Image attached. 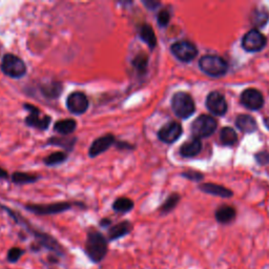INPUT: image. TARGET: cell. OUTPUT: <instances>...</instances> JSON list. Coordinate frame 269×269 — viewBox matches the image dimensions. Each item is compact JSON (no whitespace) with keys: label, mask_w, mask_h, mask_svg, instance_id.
Instances as JSON below:
<instances>
[{"label":"cell","mask_w":269,"mask_h":269,"mask_svg":"<svg viewBox=\"0 0 269 269\" xmlns=\"http://www.w3.org/2000/svg\"><path fill=\"white\" fill-rule=\"evenodd\" d=\"M85 252L94 263L101 262L108 253V241L101 232L93 230L87 233Z\"/></svg>","instance_id":"6da1fadb"},{"label":"cell","mask_w":269,"mask_h":269,"mask_svg":"<svg viewBox=\"0 0 269 269\" xmlns=\"http://www.w3.org/2000/svg\"><path fill=\"white\" fill-rule=\"evenodd\" d=\"M171 109L179 118L187 119L195 113L196 105L190 94L179 92L172 96Z\"/></svg>","instance_id":"7a4b0ae2"},{"label":"cell","mask_w":269,"mask_h":269,"mask_svg":"<svg viewBox=\"0 0 269 269\" xmlns=\"http://www.w3.org/2000/svg\"><path fill=\"white\" fill-rule=\"evenodd\" d=\"M199 65L202 71L212 77H221L226 74L228 66L223 58L217 55H205L203 56Z\"/></svg>","instance_id":"3957f363"},{"label":"cell","mask_w":269,"mask_h":269,"mask_svg":"<svg viewBox=\"0 0 269 269\" xmlns=\"http://www.w3.org/2000/svg\"><path fill=\"white\" fill-rule=\"evenodd\" d=\"M3 72L11 78L18 79L27 74V65L21 58L13 54H7L2 61Z\"/></svg>","instance_id":"277c9868"},{"label":"cell","mask_w":269,"mask_h":269,"mask_svg":"<svg viewBox=\"0 0 269 269\" xmlns=\"http://www.w3.org/2000/svg\"><path fill=\"white\" fill-rule=\"evenodd\" d=\"M218 127L217 120L212 116L202 115L199 116L192 125V133L194 138H207L212 136Z\"/></svg>","instance_id":"5b68a950"},{"label":"cell","mask_w":269,"mask_h":269,"mask_svg":"<svg viewBox=\"0 0 269 269\" xmlns=\"http://www.w3.org/2000/svg\"><path fill=\"white\" fill-rule=\"evenodd\" d=\"M73 203L69 202H58L52 204H28L26 208L29 212L36 214L39 216H46V215H56L64 213L66 210L71 209L73 207Z\"/></svg>","instance_id":"8992f818"},{"label":"cell","mask_w":269,"mask_h":269,"mask_svg":"<svg viewBox=\"0 0 269 269\" xmlns=\"http://www.w3.org/2000/svg\"><path fill=\"white\" fill-rule=\"evenodd\" d=\"M172 55L182 62H190L194 60L198 55L196 45L190 41L182 40L173 43L170 48Z\"/></svg>","instance_id":"52a82bcc"},{"label":"cell","mask_w":269,"mask_h":269,"mask_svg":"<svg viewBox=\"0 0 269 269\" xmlns=\"http://www.w3.org/2000/svg\"><path fill=\"white\" fill-rule=\"evenodd\" d=\"M25 108L30 112V115L26 118V123L29 126L35 127L40 131L48 130L51 123L50 116H41L40 110L32 104H25Z\"/></svg>","instance_id":"ba28073f"},{"label":"cell","mask_w":269,"mask_h":269,"mask_svg":"<svg viewBox=\"0 0 269 269\" xmlns=\"http://www.w3.org/2000/svg\"><path fill=\"white\" fill-rule=\"evenodd\" d=\"M266 45V38L258 30H251L245 34L242 40V46L247 52H259Z\"/></svg>","instance_id":"9c48e42d"},{"label":"cell","mask_w":269,"mask_h":269,"mask_svg":"<svg viewBox=\"0 0 269 269\" xmlns=\"http://www.w3.org/2000/svg\"><path fill=\"white\" fill-rule=\"evenodd\" d=\"M88 99L85 94L81 92H74L66 99V107L68 111L75 115H82L88 109Z\"/></svg>","instance_id":"30bf717a"},{"label":"cell","mask_w":269,"mask_h":269,"mask_svg":"<svg viewBox=\"0 0 269 269\" xmlns=\"http://www.w3.org/2000/svg\"><path fill=\"white\" fill-rule=\"evenodd\" d=\"M182 135V126L176 121H171L163 125L158 132V138L162 142L171 144L176 142Z\"/></svg>","instance_id":"8fae6325"},{"label":"cell","mask_w":269,"mask_h":269,"mask_svg":"<svg viewBox=\"0 0 269 269\" xmlns=\"http://www.w3.org/2000/svg\"><path fill=\"white\" fill-rule=\"evenodd\" d=\"M241 102L248 110L258 111L264 105V97L260 91L255 88H247L242 93Z\"/></svg>","instance_id":"7c38bea8"},{"label":"cell","mask_w":269,"mask_h":269,"mask_svg":"<svg viewBox=\"0 0 269 269\" xmlns=\"http://www.w3.org/2000/svg\"><path fill=\"white\" fill-rule=\"evenodd\" d=\"M206 107L214 115L223 116L227 112V102L225 97L219 92L210 93L206 98Z\"/></svg>","instance_id":"4fadbf2b"},{"label":"cell","mask_w":269,"mask_h":269,"mask_svg":"<svg viewBox=\"0 0 269 269\" xmlns=\"http://www.w3.org/2000/svg\"><path fill=\"white\" fill-rule=\"evenodd\" d=\"M115 143V137L112 134L104 135L94 141L88 149V155L91 158H95L105 153Z\"/></svg>","instance_id":"5bb4252c"},{"label":"cell","mask_w":269,"mask_h":269,"mask_svg":"<svg viewBox=\"0 0 269 269\" xmlns=\"http://www.w3.org/2000/svg\"><path fill=\"white\" fill-rule=\"evenodd\" d=\"M202 149V143L200 139L193 138L185 142L180 148V155L184 158H193L200 154Z\"/></svg>","instance_id":"9a60e30c"},{"label":"cell","mask_w":269,"mask_h":269,"mask_svg":"<svg viewBox=\"0 0 269 269\" xmlns=\"http://www.w3.org/2000/svg\"><path fill=\"white\" fill-rule=\"evenodd\" d=\"M40 92L48 99H56L61 95L62 84L58 81H51L40 85Z\"/></svg>","instance_id":"2e32d148"},{"label":"cell","mask_w":269,"mask_h":269,"mask_svg":"<svg viewBox=\"0 0 269 269\" xmlns=\"http://www.w3.org/2000/svg\"><path fill=\"white\" fill-rule=\"evenodd\" d=\"M131 231H132V223H130L128 221L120 222V223L111 227V229L109 231V239L111 241L118 240V239L123 238L126 235H128V233H130Z\"/></svg>","instance_id":"e0dca14e"},{"label":"cell","mask_w":269,"mask_h":269,"mask_svg":"<svg viewBox=\"0 0 269 269\" xmlns=\"http://www.w3.org/2000/svg\"><path fill=\"white\" fill-rule=\"evenodd\" d=\"M236 125L238 126V128L241 132L246 133V134L254 132L256 130V127H258L255 119L249 115L238 116V118L236 120Z\"/></svg>","instance_id":"ac0fdd59"},{"label":"cell","mask_w":269,"mask_h":269,"mask_svg":"<svg viewBox=\"0 0 269 269\" xmlns=\"http://www.w3.org/2000/svg\"><path fill=\"white\" fill-rule=\"evenodd\" d=\"M236 215L237 213L235 208L228 205H223L217 209L216 219L222 224H227L230 223L231 221H233V219L236 218Z\"/></svg>","instance_id":"d6986e66"},{"label":"cell","mask_w":269,"mask_h":269,"mask_svg":"<svg viewBox=\"0 0 269 269\" xmlns=\"http://www.w3.org/2000/svg\"><path fill=\"white\" fill-rule=\"evenodd\" d=\"M77 122L74 119H64L57 121L54 125V131L62 136H68L75 132Z\"/></svg>","instance_id":"ffe728a7"},{"label":"cell","mask_w":269,"mask_h":269,"mask_svg":"<svg viewBox=\"0 0 269 269\" xmlns=\"http://www.w3.org/2000/svg\"><path fill=\"white\" fill-rule=\"evenodd\" d=\"M200 190L203 191L206 194L209 195H215L218 197H222V198H229L232 196V192L225 189V187L221 186V185H217V184H203L202 186H200Z\"/></svg>","instance_id":"44dd1931"},{"label":"cell","mask_w":269,"mask_h":269,"mask_svg":"<svg viewBox=\"0 0 269 269\" xmlns=\"http://www.w3.org/2000/svg\"><path fill=\"white\" fill-rule=\"evenodd\" d=\"M140 38H141L148 46L149 49H154L157 45V37L155 32L149 25H143L139 31Z\"/></svg>","instance_id":"7402d4cb"},{"label":"cell","mask_w":269,"mask_h":269,"mask_svg":"<svg viewBox=\"0 0 269 269\" xmlns=\"http://www.w3.org/2000/svg\"><path fill=\"white\" fill-rule=\"evenodd\" d=\"M134 208V202L133 200L125 197L117 199V200L113 204V209L116 213H120V214H126Z\"/></svg>","instance_id":"603a6c76"},{"label":"cell","mask_w":269,"mask_h":269,"mask_svg":"<svg viewBox=\"0 0 269 269\" xmlns=\"http://www.w3.org/2000/svg\"><path fill=\"white\" fill-rule=\"evenodd\" d=\"M132 64L140 75L145 74L147 71V65H148V56L145 53L137 54L134 57Z\"/></svg>","instance_id":"cb8c5ba5"},{"label":"cell","mask_w":269,"mask_h":269,"mask_svg":"<svg viewBox=\"0 0 269 269\" xmlns=\"http://www.w3.org/2000/svg\"><path fill=\"white\" fill-rule=\"evenodd\" d=\"M220 140L222 144L224 145H233L238 140V136L236 131L231 127H224L221 130Z\"/></svg>","instance_id":"d4e9b609"},{"label":"cell","mask_w":269,"mask_h":269,"mask_svg":"<svg viewBox=\"0 0 269 269\" xmlns=\"http://www.w3.org/2000/svg\"><path fill=\"white\" fill-rule=\"evenodd\" d=\"M66 159H67V154H65L64 151H56V153H53L46 158H44V164H46L48 166H55L65 162Z\"/></svg>","instance_id":"484cf974"},{"label":"cell","mask_w":269,"mask_h":269,"mask_svg":"<svg viewBox=\"0 0 269 269\" xmlns=\"http://www.w3.org/2000/svg\"><path fill=\"white\" fill-rule=\"evenodd\" d=\"M39 178L35 174L27 173V172H20L16 171L12 176V181L16 184H28V183H34L36 182Z\"/></svg>","instance_id":"4316f807"},{"label":"cell","mask_w":269,"mask_h":269,"mask_svg":"<svg viewBox=\"0 0 269 269\" xmlns=\"http://www.w3.org/2000/svg\"><path fill=\"white\" fill-rule=\"evenodd\" d=\"M180 200V196L178 194H172L170 195L167 199L166 201L163 203V205L161 206L160 210L162 214H167V213H170L171 210L177 206L178 202Z\"/></svg>","instance_id":"83f0119b"},{"label":"cell","mask_w":269,"mask_h":269,"mask_svg":"<svg viewBox=\"0 0 269 269\" xmlns=\"http://www.w3.org/2000/svg\"><path fill=\"white\" fill-rule=\"evenodd\" d=\"M75 138H52L49 140V144L62 146L67 150H71L75 144Z\"/></svg>","instance_id":"f1b7e54d"},{"label":"cell","mask_w":269,"mask_h":269,"mask_svg":"<svg viewBox=\"0 0 269 269\" xmlns=\"http://www.w3.org/2000/svg\"><path fill=\"white\" fill-rule=\"evenodd\" d=\"M253 23H255L258 27H263L268 20V14L265 11H256L253 14Z\"/></svg>","instance_id":"f546056e"},{"label":"cell","mask_w":269,"mask_h":269,"mask_svg":"<svg viewBox=\"0 0 269 269\" xmlns=\"http://www.w3.org/2000/svg\"><path fill=\"white\" fill-rule=\"evenodd\" d=\"M170 20V14L168 13L167 10H162L158 14L157 21L160 27H166Z\"/></svg>","instance_id":"4dcf8cb0"},{"label":"cell","mask_w":269,"mask_h":269,"mask_svg":"<svg viewBox=\"0 0 269 269\" xmlns=\"http://www.w3.org/2000/svg\"><path fill=\"white\" fill-rule=\"evenodd\" d=\"M22 254H23V250H21L20 248H18V247L11 248L8 252V260L11 263H15L21 258Z\"/></svg>","instance_id":"1f68e13d"},{"label":"cell","mask_w":269,"mask_h":269,"mask_svg":"<svg viewBox=\"0 0 269 269\" xmlns=\"http://www.w3.org/2000/svg\"><path fill=\"white\" fill-rule=\"evenodd\" d=\"M182 176H184L187 179L194 180V181H199V180H201L203 178V174H201L200 172H198V171H193V170L183 172Z\"/></svg>","instance_id":"d6a6232c"},{"label":"cell","mask_w":269,"mask_h":269,"mask_svg":"<svg viewBox=\"0 0 269 269\" xmlns=\"http://www.w3.org/2000/svg\"><path fill=\"white\" fill-rule=\"evenodd\" d=\"M144 6L149 9V10H155L159 5L160 3H157V2H153V0H147V2H143Z\"/></svg>","instance_id":"836d02e7"},{"label":"cell","mask_w":269,"mask_h":269,"mask_svg":"<svg viewBox=\"0 0 269 269\" xmlns=\"http://www.w3.org/2000/svg\"><path fill=\"white\" fill-rule=\"evenodd\" d=\"M117 147L122 148V149H125V148L131 149V148H133V146L130 143H127V142H118V143H117Z\"/></svg>","instance_id":"e575fe53"},{"label":"cell","mask_w":269,"mask_h":269,"mask_svg":"<svg viewBox=\"0 0 269 269\" xmlns=\"http://www.w3.org/2000/svg\"><path fill=\"white\" fill-rule=\"evenodd\" d=\"M8 177H9L8 171L0 167V179H8Z\"/></svg>","instance_id":"d590c367"},{"label":"cell","mask_w":269,"mask_h":269,"mask_svg":"<svg viewBox=\"0 0 269 269\" xmlns=\"http://www.w3.org/2000/svg\"><path fill=\"white\" fill-rule=\"evenodd\" d=\"M110 223H111V221H110V220H108V219H104V220H102V221H101V225H102V226L109 225Z\"/></svg>","instance_id":"8d00e7d4"},{"label":"cell","mask_w":269,"mask_h":269,"mask_svg":"<svg viewBox=\"0 0 269 269\" xmlns=\"http://www.w3.org/2000/svg\"><path fill=\"white\" fill-rule=\"evenodd\" d=\"M265 124H266V126L269 128V118H267V119L265 120Z\"/></svg>","instance_id":"74e56055"}]
</instances>
